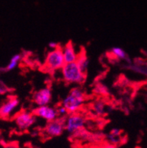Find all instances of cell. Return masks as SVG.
<instances>
[{
    "label": "cell",
    "instance_id": "e0dca14e",
    "mask_svg": "<svg viewBox=\"0 0 147 148\" xmlns=\"http://www.w3.org/2000/svg\"><path fill=\"white\" fill-rule=\"evenodd\" d=\"M21 55L20 54H16L10 59L9 64H8V66L5 68V71H11V70L14 69L17 66H18V63L20 62V60H21Z\"/></svg>",
    "mask_w": 147,
    "mask_h": 148
},
{
    "label": "cell",
    "instance_id": "ffe728a7",
    "mask_svg": "<svg viewBox=\"0 0 147 148\" xmlns=\"http://www.w3.org/2000/svg\"><path fill=\"white\" fill-rule=\"evenodd\" d=\"M98 148H117V146L107 142V143L102 144V145H100V146H99Z\"/></svg>",
    "mask_w": 147,
    "mask_h": 148
},
{
    "label": "cell",
    "instance_id": "2e32d148",
    "mask_svg": "<svg viewBox=\"0 0 147 148\" xmlns=\"http://www.w3.org/2000/svg\"><path fill=\"white\" fill-rule=\"evenodd\" d=\"M94 91L96 95H100V96H107L110 94L109 88L106 85L102 83H97L94 87Z\"/></svg>",
    "mask_w": 147,
    "mask_h": 148
},
{
    "label": "cell",
    "instance_id": "277c9868",
    "mask_svg": "<svg viewBox=\"0 0 147 148\" xmlns=\"http://www.w3.org/2000/svg\"><path fill=\"white\" fill-rule=\"evenodd\" d=\"M86 118L79 113L68 114L65 119V129L71 136L85 128Z\"/></svg>",
    "mask_w": 147,
    "mask_h": 148
},
{
    "label": "cell",
    "instance_id": "4fadbf2b",
    "mask_svg": "<svg viewBox=\"0 0 147 148\" xmlns=\"http://www.w3.org/2000/svg\"><path fill=\"white\" fill-rule=\"evenodd\" d=\"M110 53L111 54V56H113V58L115 59L116 60H118V61L123 60L126 63V65L131 64L133 63L130 58L127 55V53L122 48L118 47L111 48V49L110 50Z\"/></svg>",
    "mask_w": 147,
    "mask_h": 148
},
{
    "label": "cell",
    "instance_id": "5b68a950",
    "mask_svg": "<svg viewBox=\"0 0 147 148\" xmlns=\"http://www.w3.org/2000/svg\"><path fill=\"white\" fill-rule=\"evenodd\" d=\"M36 116L33 112L21 111L15 116V123L21 130H26L32 127L36 122Z\"/></svg>",
    "mask_w": 147,
    "mask_h": 148
},
{
    "label": "cell",
    "instance_id": "ba28073f",
    "mask_svg": "<svg viewBox=\"0 0 147 148\" xmlns=\"http://www.w3.org/2000/svg\"><path fill=\"white\" fill-rule=\"evenodd\" d=\"M52 99V92L49 87H44L38 90L32 95L33 103L38 106H49Z\"/></svg>",
    "mask_w": 147,
    "mask_h": 148
},
{
    "label": "cell",
    "instance_id": "44dd1931",
    "mask_svg": "<svg viewBox=\"0 0 147 148\" xmlns=\"http://www.w3.org/2000/svg\"><path fill=\"white\" fill-rule=\"evenodd\" d=\"M7 91H8V88L5 86H0V95H5Z\"/></svg>",
    "mask_w": 147,
    "mask_h": 148
},
{
    "label": "cell",
    "instance_id": "5bb4252c",
    "mask_svg": "<svg viewBox=\"0 0 147 148\" xmlns=\"http://www.w3.org/2000/svg\"><path fill=\"white\" fill-rule=\"evenodd\" d=\"M106 139L107 142L113 145L117 146L121 143L123 138H122V131L118 128H113L109 132V134L106 135Z\"/></svg>",
    "mask_w": 147,
    "mask_h": 148
},
{
    "label": "cell",
    "instance_id": "8992f818",
    "mask_svg": "<svg viewBox=\"0 0 147 148\" xmlns=\"http://www.w3.org/2000/svg\"><path fill=\"white\" fill-rule=\"evenodd\" d=\"M65 119L66 117H58L53 121L47 122L44 127V134L47 137H57L63 134L65 129Z\"/></svg>",
    "mask_w": 147,
    "mask_h": 148
},
{
    "label": "cell",
    "instance_id": "8fae6325",
    "mask_svg": "<svg viewBox=\"0 0 147 148\" xmlns=\"http://www.w3.org/2000/svg\"><path fill=\"white\" fill-rule=\"evenodd\" d=\"M107 105H106L104 99L99 98L93 102L91 104V111L94 115L100 117V116H104L107 114Z\"/></svg>",
    "mask_w": 147,
    "mask_h": 148
},
{
    "label": "cell",
    "instance_id": "9c48e42d",
    "mask_svg": "<svg viewBox=\"0 0 147 148\" xmlns=\"http://www.w3.org/2000/svg\"><path fill=\"white\" fill-rule=\"evenodd\" d=\"M20 101L16 97H10L0 106V118L8 119L19 106Z\"/></svg>",
    "mask_w": 147,
    "mask_h": 148
},
{
    "label": "cell",
    "instance_id": "52a82bcc",
    "mask_svg": "<svg viewBox=\"0 0 147 148\" xmlns=\"http://www.w3.org/2000/svg\"><path fill=\"white\" fill-rule=\"evenodd\" d=\"M32 112L37 117L41 118V119L47 121V122L55 120L59 117L58 113H57L56 108L49 106L36 107L32 111Z\"/></svg>",
    "mask_w": 147,
    "mask_h": 148
},
{
    "label": "cell",
    "instance_id": "30bf717a",
    "mask_svg": "<svg viewBox=\"0 0 147 148\" xmlns=\"http://www.w3.org/2000/svg\"><path fill=\"white\" fill-rule=\"evenodd\" d=\"M62 50H63V57H64L66 64L77 61L79 53L77 52L75 46L71 41H69L66 44H65L63 47H62Z\"/></svg>",
    "mask_w": 147,
    "mask_h": 148
},
{
    "label": "cell",
    "instance_id": "3957f363",
    "mask_svg": "<svg viewBox=\"0 0 147 148\" xmlns=\"http://www.w3.org/2000/svg\"><path fill=\"white\" fill-rule=\"evenodd\" d=\"M65 64L66 62L63 57L62 47H60L55 49H51L47 52L43 69L46 72L53 73L57 70H61Z\"/></svg>",
    "mask_w": 147,
    "mask_h": 148
},
{
    "label": "cell",
    "instance_id": "9a60e30c",
    "mask_svg": "<svg viewBox=\"0 0 147 148\" xmlns=\"http://www.w3.org/2000/svg\"><path fill=\"white\" fill-rule=\"evenodd\" d=\"M76 63L77 64V65L79 66L81 71H82L83 73L86 74V72H87L88 71V69L90 61H89L87 55H86L85 51L83 50L81 51L80 52H79Z\"/></svg>",
    "mask_w": 147,
    "mask_h": 148
},
{
    "label": "cell",
    "instance_id": "d6986e66",
    "mask_svg": "<svg viewBox=\"0 0 147 148\" xmlns=\"http://www.w3.org/2000/svg\"><path fill=\"white\" fill-rule=\"evenodd\" d=\"M60 46L59 45L58 43L55 42V41H51L49 43V47L51 49H55L57 48L60 47Z\"/></svg>",
    "mask_w": 147,
    "mask_h": 148
},
{
    "label": "cell",
    "instance_id": "7a4b0ae2",
    "mask_svg": "<svg viewBox=\"0 0 147 148\" xmlns=\"http://www.w3.org/2000/svg\"><path fill=\"white\" fill-rule=\"evenodd\" d=\"M62 77L67 84L81 85L85 82L86 74L83 73L76 62L65 64L61 69Z\"/></svg>",
    "mask_w": 147,
    "mask_h": 148
},
{
    "label": "cell",
    "instance_id": "7c38bea8",
    "mask_svg": "<svg viewBox=\"0 0 147 148\" xmlns=\"http://www.w3.org/2000/svg\"><path fill=\"white\" fill-rule=\"evenodd\" d=\"M126 68L133 72L147 76V64L141 58L135 59L131 64L126 65Z\"/></svg>",
    "mask_w": 147,
    "mask_h": 148
},
{
    "label": "cell",
    "instance_id": "ac0fdd59",
    "mask_svg": "<svg viewBox=\"0 0 147 148\" xmlns=\"http://www.w3.org/2000/svg\"><path fill=\"white\" fill-rule=\"evenodd\" d=\"M56 108L57 111V113H58L59 117H66V116H67L68 115V113L66 109V108H64L61 105L57 106Z\"/></svg>",
    "mask_w": 147,
    "mask_h": 148
},
{
    "label": "cell",
    "instance_id": "6da1fadb",
    "mask_svg": "<svg viewBox=\"0 0 147 148\" xmlns=\"http://www.w3.org/2000/svg\"><path fill=\"white\" fill-rule=\"evenodd\" d=\"M86 100L85 92L81 87H74L70 90L68 95L63 98L61 106L66 108L68 114L79 113L84 106Z\"/></svg>",
    "mask_w": 147,
    "mask_h": 148
}]
</instances>
